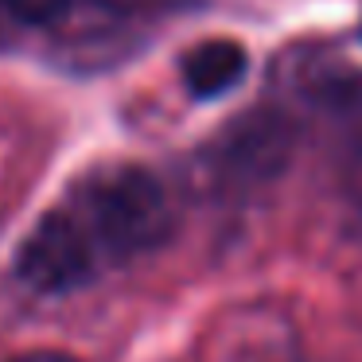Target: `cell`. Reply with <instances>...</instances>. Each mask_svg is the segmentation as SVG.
<instances>
[{
  "instance_id": "cell-1",
  "label": "cell",
  "mask_w": 362,
  "mask_h": 362,
  "mask_svg": "<svg viewBox=\"0 0 362 362\" xmlns=\"http://www.w3.org/2000/svg\"><path fill=\"white\" fill-rule=\"evenodd\" d=\"M66 211L86 230L102 265L160 250L175 226L164 183L136 164H110L90 172L71 191Z\"/></svg>"
},
{
  "instance_id": "cell-2",
  "label": "cell",
  "mask_w": 362,
  "mask_h": 362,
  "mask_svg": "<svg viewBox=\"0 0 362 362\" xmlns=\"http://www.w3.org/2000/svg\"><path fill=\"white\" fill-rule=\"evenodd\" d=\"M102 269L105 265L98 257L94 242L78 226V218L66 211V203L43 214L16 253V281L40 296L74 292L94 281Z\"/></svg>"
},
{
  "instance_id": "cell-4",
  "label": "cell",
  "mask_w": 362,
  "mask_h": 362,
  "mask_svg": "<svg viewBox=\"0 0 362 362\" xmlns=\"http://www.w3.org/2000/svg\"><path fill=\"white\" fill-rule=\"evenodd\" d=\"M0 8L8 12L12 20H20V24L43 28V24H55L71 8V0H0Z\"/></svg>"
},
{
  "instance_id": "cell-5",
  "label": "cell",
  "mask_w": 362,
  "mask_h": 362,
  "mask_svg": "<svg viewBox=\"0 0 362 362\" xmlns=\"http://www.w3.org/2000/svg\"><path fill=\"white\" fill-rule=\"evenodd\" d=\"M12 362H78V358L66 354V351H24V354H16Z\"/></svg>"
},
{
  "instance_id": "cell-3",
  "label": "cell",
  "mask_w": 362,
  "mask_h": 362,
  "mask_svg": "<svg viewBox=\"0 0 362 362\" xmlns=\"http://www.w3.org/2000/svg\"><path fill=\"white\" fill-rule=\"evenodd\" d=\"M245 71H250V55L234 40H206L199 47H191L180 63L183 90L191 98H199V102L230 94L245 78Z\"/></svg>"
}]
</instances>
